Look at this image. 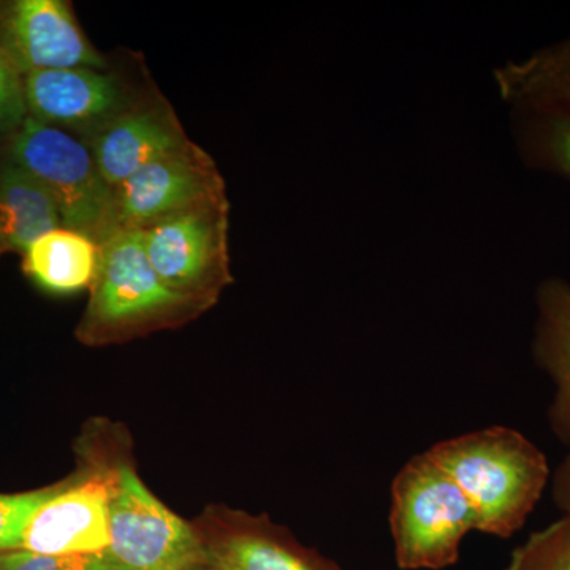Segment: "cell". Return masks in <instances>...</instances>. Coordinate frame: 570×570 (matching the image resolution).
I'll return each instance as SVG.
<instances>
[{"label": "cell", "instance_id": "obj_1", "mask_svg": "<svg viewBox=\"0 0 570 570\" xmlns=\"http://www.w3.org/2000/svg\"><path fill=\"white\" fill-rule=\"evenodd\" d=\"M426 453L463 491L475 531L501 539L523 528L551 478L546 453L508 426L449 439Z\"/></svg>", "mask_w": 570, "mask_h": 570}, {"label": "cell", "instance_id": "obj_2", "mask_svg": "<svg viewBox=\"0 0 570 570\" xmlns=\"http://www.w3.org/2000/svg\"><path fill=\"white\" fill-rule=\"evenodd\" d=\"M205 311L160 279L146 255L141 230L119 228L100 245L77 337L86 346H107L187 324Z\"/></svg>", "mask_w": 570, "mask_h": 570}, {"label": "cell", "instance_id": "obj_3", "mask_svg": "<svg viewBox=\"0 0 570 570\" xmlns=\"http://www.w3.org/2000/svg\"><path fill=\"white\" fill-rule=\"evenodd\" d=\"M390 530L403 570H441L455 564L475 517L463 491L428 453L414 456L392 483Z\"/></svg>", "mask_w": 570, "mask_h": 570}, {"label": "cell", "instance_id": "obj_4", "mask_svg": "<svg viewBox=\"0 0 570 570\" xmlns=\"http://www.w3.org/2000/svg\"><path fill=\"white\" fill-rule=\"evenodd\" d=\"M9 153L11 163L47 187L58 205L62 227L99 246L119 230L115 189L105 181L86 142L28 116L11 135Z\"/></svg>", "mask_w": 570, "mask_h": 570}, {"label": "cell", "instance_id": "obj_5", "mask_svg": "<svg viewBox=\"0 0 570 570\" xmlns=\"http://www.w3.org/2000/svg\"><path fill=\"white\" fill-rule=\"evenodd\" d=\"M104 554L115 570H198L209 560L204 540L130 466L112 475L110 543Z\"/></svg>", "mask_w": 570, "mask_h": 570}, {"label": "cell", "instance_id": "obj_6", "mask_svg": "<svg viewBox=\"0 0 570 570\" xmlns=\"http://www.w3.org/2000/svg\"><path fill=\"white\" fill-rule=\"evenodd\" d=\"M227 200L197 206L141 230L153 268L176 294L209 309L234 283Z\"/></svg>", "mask_w": 570, "mask_h": 570}, {"label": "cell", "instance_id": "obj_7", "mask_svg": "<svg viewBox=\"0 0 570 570\" xmlns=\"http://www.w3.org/2000/svg\"><path fill=\"white\" fill-rule=\"evenodd\" d=\"M227 198L213 157L193 142L119 184L115 189L116 219L124 230H145L175 214Z\"/></svg>", "mask_w": 570, "mask_h": 570}, {"label": "cell", "instance_id": "obj_8", "mask_svg": "<svg viewBox=\"0 0 570 570\" xmlns=\"http://www.w3.org/2000/svg\"><path fill=\"white\" fill-rule=\"evenodd\" d=\"M0 48L22 78L41 70L107 69L66 0L0 2Z\"/></svg>", "mask_w": 570, "mask_h": 570}, {"label": "cell", "instance_id": "obj_9", "mask_svg": "<svg viewBox=\"0 0 570 570\" xmlns=\"http://www.w3.org/2000/svg\"><path fill=\"white\" fill-rule=\"evenodd\" d=\"M115 471L67 480L29 520L21 549L29 553L100 554L110 543V498Z\"/></svg>", "mask_w": 570, "mask_h": 570}, {"label": "cell", "instance_id": "obj_10", "mask_svg": "<svg viewBox=\"0 0 570 570\" xmlns=\"http://www.w3.org/2000/svg\"><path fill=\"white\" fill-rule=\"evenodd\" d=\"M24 99L37 122L89 135L132 105L115 75L88 67L26 75Z\"/></svg>", "mask_w": 570, "mask_h": 570}, {"label": "cell", "instance_id": "obj_11", "mask_svg": "<svg viewBox=\"0 0 570 570\" xmlns=\"http://www.w3.org/2000/svg\"><path fill=\"white\" fill-rule=\"evenodd\" d=\"M170 105H130L89 138L97 168L112 189L146 165L193 145Z\"/></svg>", "mask_w": 570, "mask_h": 570}, {"label": "cell", "instance_id": "obj_12", "mask_svg": "<svg viewBox=\"0 0 570 570\" xmlns=\"http://www.w3.org/2000/svg\"><path fill=\"white\" fill-rule=\"evenodd\" d=\"M538 311L532 355L554 385L551 430L570 449V283L549 279L540 284Z\"/></svg>", "mask_w": 570, "mask_h": 570}, {"label": "cell", "instance_id": "obj_13", "mask_svg": "<svg viewBox=\"0 0 570 570\" xmlns=\"http://www.w3.org/2000/svg\"><path fill=\"white\" fill-rule=\"evenodd\" d=\"M99 258L100 246L91 238L59 227L22 253V272L50 294H77L91 287Z\"/></svg>", "mask_w": 570, "mask_h": 570}, {"label": "cell", "instance_id": "obj_14", "mask_svg": "<svg viewBox=\"0 0 570 570\" xmlns=\"http://www.w3.org/2000/svg\"><path fill=\"white\" fill-rule=\"evenodd\" d=\"M502 97L523 110L570 116V37L497 70Z\"/></svg>", "mask_w": 570, "mask_h": 570}, {"label": "cell", "instance_id": "obj_15", "mask_svg": "<svg viewBox=\"0 0 570 570\" xmlns=\"http://www.w3.org/2000/svg\"><path fill=\"white\" fill-rule=\"evenodd\" d=\"M62 227L55 198L28 170L6 163L0 167V232L7 250L24 253L48 232Z\"/></svg>", "mask_w": 570, "mask_h": 570}, {"label": "cell", "instance_id": "obj_16", "mask_svg": "<svg viewBox=\"0 0 570 570\" xmlns=\"http://www.w3.org/2000/svg\"><path fill=\"white\" fill-rule=\"evenodd\" d=\"M209 570H340L264 523L247 521L209 549Z\"/></svg>", "mask_w": 570, "mask_h": 570}, {"label": "cell", "instance_id": "obj_17", "mask_svg": "<svg viewBox=\"0 0 570 570\" xmlns=\"http://www.w3.org/2000/svg\"><path fill=\"white\" fill-rule=\"evenodd\" d=\"M524 149L531 163L570 179V116L532 112L524 130Z\"/></svg>", "mask_w": 570, "mask_h": 570}, {"label": "cell", "instance_id": "obj_18", "mask_svg": "<svg viewBox=\"0 0 570 570\" xmlns=\"http://www.w3.org/2000/svg\"><path fill=\"white\" fill-rule=\"evenodd\" d=\"M504 570H570V519L532 532L527 542L513 550Z\"/></svg>", "mask_w": 570, "mask_h": 570}, {"label": "cell", "instance_id": "obj_19", "mask_svg": "<svg viewBox=\"0 0 570 570\" xmlns=\"http://www.w3.org/2000/svg\"><path fill=\"white\" fill-rule=\"evenodd\" d=\"M66 482L28 493L0 494V553L21 549L29 520L45 502L62 490Z\"/></svg>", "mask_w": 570, "mask_h": 570}, {"label": "cell", "instance_id": "obj_20", "mask_svg": "<svg viewBox=\"0 0 570 570\" xmlns=\"http://www.w3.org/2000/svg\"><path fill=\"white\" fill-rule=\"evenodd\" d=\"M26 119L24 78L0 48V135L17 134Z\"/></svg>", "mask_w": 570, "mask_h": 570}, {"label": "cell", "instance_id": "obj_21", "mask_svg": "<svg viewBox=\"0 0 570 570\" xmlns=\"http://www.w3.org/2000/svg\"><path fill=\"white\" fill-rule=\"evenodd\" d=\"M0 570H115L100 554H51L29 553L14 550L0 553Z\"/></svg>", "mask_w": 570, "mask_h": 570}, {"label": "cell", "instance_id": "obj_22", "mask_svg": "<svg viewBox=\"0 0 570 570\" xmlns=\"http://www.w3.org/2000/svg\"><path fill=\"white\" fill-rule=\"evenodd\" d=\"M551 497L557 508L561 510L562 517L570 519V450L553 472Z\"/></svg>", "mask_w": 570, "mask_h": 570}, {"label": "cell", "instance_id": "obj_23", "mask_svg": "<svg viewBox=\"0 0 570 570\" xmlns=\"http://www.w3.org/2000/svg\"><path fill=\"white\" fill-rule=\"evenodd\" d=\"M7 253L6 242H3L2 232H0V255Z\"/></svg>", "mask_w": 570, "mask_h": 570}, {"label": "cell", "instance_id": "obj_24", "mask_svg": "<svg viewBox=\"0 0 570 570\" xmlns=\"http://www.w3.org/2000/svg\"><path fill=\"white\" fill-rule=\"evenodd\" d=\"M198 570H209V568L198 569Z\"/></svg>", "mask_w": 570, "mask_h": 570}]
</instances>
